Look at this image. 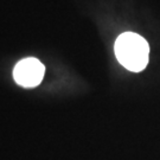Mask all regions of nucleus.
<instances>
[{
	"label": "nucleus",
	"mask_w": 160,
	"mask_h": 160,
	"mask_svg": "<svg viewBox=\"0 0 160 160\" xmlns=\"http://www.w3.org/2000/svg\"><path fill=\"white\" fill-rule=\"evenodd\" d=\"M114 51L121 65L133 72L143 70L148 63V43L143 37L134 32L120 34L115 42Z\"/></svg>",
	"instance_id": "1"
},
{
	"label": "nucleus",
	"mask_w": 160,
	"mask_h": 160,
	"mask_svg": "<svg viewBox=\"0 0 160 160\" xmlns=\"http://www.w3.org/2000/svg\"><path fill=\"white\" fill-rule=\"evenodd\" d=\"M45 74V67L39 59L28 57L19 61L13 70L14 81L19 86L33 88L39 84Z\"/></svg>",
	"instance_id": "2"
}]
</instances>
